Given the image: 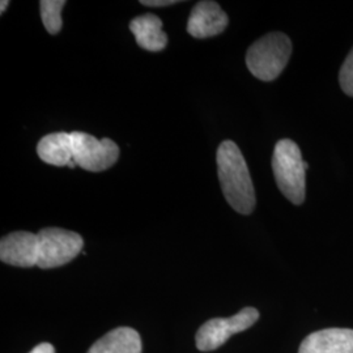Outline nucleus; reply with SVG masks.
Wrapping results in <instances>:
<instances>
[{
	"label": "nucleus",
	"instance_id": "1",
	"mask_svg": "<svg viewBox=\"0 0 353 353\" xmlns=\"http://www.w3.org/2000/svg\"><path fill=\"white\" fill-rule=\"evenodd\" d=\"M216 161L220 185L227 202L239 214H252L256 203L255 190L239 145L232 140L223 141L217 150Z\"/></svg>",
	"mask_w": 353,
	"mask_h": 353
},
{
	"label": "nucleus",
	"instance_id": "2",
	"mask_svg": "<svg viewBox=\"0 0 353 353\" xmlns=\"http://www.w3.org/2000/svg\"><path fill=\"white\" fill-rule=\"evenodd\" d=\"M306 169L299 145L290 139L279 140L272 156L276 185L290 202L300 205L306 195Z\"/></svg>",
	"mask_w": 353,
	"mask_h": 353
},
{
	"label": "nucleus",
	"instance_id": "3",
	"mask_svg": "<svg viewBox=\"0 0 353 353\" xmlns=\"http://www.w3.org/2000/svg\"><path fill=\"white\" fill-rule=\"evenodd\" d=\"M292 42L280 32L268 33L254 42L246 54V65L256 79L272 81L290 62Z\"/></svg>",
	"mask_w": 353,
	"mask_h": 353
},
{
	"label": "nucleus",
	"instance_id": "4",
	"mask_svg": "<svg viewBox=\"0 0 353 353\" xmlns=\"http://www.w3.org/2000/svg\"><path fill=\"white\" fill-rule=\"evenodd\" d=\"M38 236V265L42 270L67 265L83 250V237L61 228H45Z\"/></svg>",
	"mask_w": 353,
	"mask_h": 353
},
{
	"label": "nucleus",
	"instance_id": "5",
	"mask_svg": "<svg viewBox=\"0 0 353 353\" xmlns=\"http://www.w3.org/2000/svg\"><path fill=\"white\" fill-rule=\"evenodd\" d=\"M259 312L255 307H243L239 314L230 318H212L201 326L196 332V348L210 352L221 347L234 334L242 332L258 321Z\"/></svg>",
	"mask_w": 353,
	"mask_h": 353
},
{
	"label": "nucleus",
	"instance_id": "6",
	"mask_svg": "<svg viewBox=\"0 0 353 353\" xmlns=\"http://www.w3.org/2000/svg\"><path fill=\"white\" fill-rule=\"evenodd\" d=\"M72 157L77 166L88 172H102L112 168L119 157V147L112 139H96L85 132H71Z\"/></svg>",
	"mask_w": 353,
	"mask_h": 353
},
{
	"label": "nucleus",
	"instance_id": "7",
	"mask_svg": "<svg viewBox=\"0 0 353 353\" xmlns=\"http://www.w3.org/2000/svg\"><path fill=\"white\" fill-rule=\"evenodd\" d=\"M0 259L7 265L30 268L38 265V236L30 232H13L0 242Z\"/></svg>",
	"mask_w": 353,
	"mask_h": 353
},
{
	"label": "nucleus",
	"instance_id": "8",
	"mask_svg": "<svg viewBox=\"0 0 353 353\" xmlns=\"http://www.w3.org/2000/svg\"><path fill=\"white\" fill-rule=\"evenodd\" d=\"M228 23V14L219 3L203 0L191 10L188 32L194 38L214 37L227 29Z\"/></svg>",
	"mask_w": 353,
	"mask_h": 353
},
{
	"label": "nucleus",
	"instance_id": "9",
	"mask_svg": "<svg viewBox=\"0 0 353 353\" xmlns=\"http://www.w3.org/2000/svg\"><path fill=\"white\" fill-rule=\"evenodd\" d=\"M299 353H353V330L326 328L303 339Z\"/></svg>",
	"mask_w": 353,
	"mask_h": 353
},
{
	"label": "nucleus",
	"instance_id": "10",
	"mask_svg": "<svg viewBox=\"0 0 353 353\" xmlns=\"http://www.w3.org/2000/svg\"><path fill=\"white\" fill-rule=\"evenodd\" d=\"M130 30L134 33L137 42L144 50L161 51L168 45V36L163 30V21L152 13L135 17L130 23Z\"/></svg>",
	"mask_w": 353,
	"mask_h": 353
},
{
	"label": "nucleus",
	"instance_id": "11",
	"mask_svg": "<svg viewBox=\"0 0 353 353\" xmlns=\"http://www.w3.org/2000/svg\"><path fill=\"white\" fill-rule=\"evenodd\" d=\"M139 332L134 328L118 327L96 341L87 353H141Z\"/></svg>",
	"mask_w": 353,
	"mask_h": 353
},
{
	"label": "nucleus",
	"instance_id": "12",
	"mask_svg": "<svg viewBox=\"0 0 353 353\" xmlns=\"http://www.w3.org/2000/svg\"><path fill=\"white\" fill-rule=\"evenodd\" d=\"M39 159L54 166H70L72 157L71 132H54L43 137L37 145Z\"/></svg>",
	"mask_w": 353,
	"mask_h": 353
},
{
	"label": "nucleus",
	"instance_id": "13",
	"mask_svg": "<svg viewBox=\"0 0 353 353\" xmlns=\"http://www.w3.org/2000/svg\"><path fill=\"white\" fill-rule=\"evenodd\" d=\"M65 6L64 0H42L39 1L41 19L45 29L50 34H58L62 29V10Z\"/></svg>",
	"mask_w": 353,
	"mask_h": 353
},
{
	"label": "nucleus",
	"instance_id": "14",
	"mask_svg": "<svg viewBox=\"0 0 353 353\" xmlns=\"http://www.w3.org/2000/svg\"><path fill=\"white\" fill-rule=\"evenodd\" d=\"M339 83L345 94L353 97V49L341 65L339 72Z\"/></svg>",
	"mask_w": 353,
	"mask_h": 353
},
{
	"label": "nucleus",
	"instance_id": "15",
	"mask_svg": "<svg viewBox=\"0 0 353 353\" xmlns=\"http://www.w3.org/2000/svg\"><path fill=\"white\" fill-rule=\"evenodd\" d=\"M140 3L147 7H166V6L176 4L179 1L178 0H141Z\"/></svg>",
	"mask_w": 353,
	"mask_h": 353
},
{
	"label": "nucleus",
	"instance_id": "16",
	"mask_svg": "<svg viewBox=\"0 0 353 353\" xmlns=\"http://www.w3.org/2000/svg\"><path fill=\"white\" fill-rule=\"evenodd\" d=\"M29 353H55V348L51 345L50 343H41L32 350V352Z\"/></svg>",
	"mask_w": 353,
	"mask_h": 353
},
{
	"label": "nucleus",
	"instance_id": "17",
	"mask_svg": "<svg viewBox=\"0 0 353 353\" xmlns=\"http://www.w3.org/2000/svg\"><path fill=\"white\" fill-rule=\"evenodd\" d=\"M8 6H10V1H8V0H1V3H0V12H6V10L8 8Z\"/></svg>",
	"mask_w": 353,
	"mask_h": 353
}]
</instances>
